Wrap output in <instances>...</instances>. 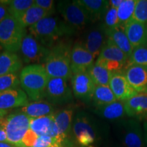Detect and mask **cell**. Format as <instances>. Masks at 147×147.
<instances>
[{"label": "cell", "instance_id": "cell-1", "mask_svg": "<svg viewBox=\"0 0 147 147\" xmlns=\"http://www.w3.org/2000/svg\"><path fill=\"white\" fill-rule=\"evenodd\" d=\"M29 34L46 47L51 49L61 38L74 34L76 31L58 16H47L29 28Z\"/></svg>", "mask_w": 147, "mask_h": 147}, {"label": "cell", "instance_id": "cell-2", "mask_svg": "<svg viewBox=\"0 0 147 147\" xmlns=\"http://www.w3.org/2000/svg\"><path fill=\"white\" fill-rule=\"evenodd\" d=\"M19 78L22 89L29 100L36 102L45 97L46 88L51 77L43 65H27L21 69Z\"/></svg>", "mask_w": 147, "mask_h": 147}, {"label": "cell", "instance_id": "cell-3", "mask_svg": "<svg viewBox=\"0 0 147 147\" xmlns=\"http://www.w3.org/2000/svg\"><path fill=\"white\" fill-rule=\"evenodd\" d=\"M71 49L70 44L64 42H58L51 48L43 64L51 78H71Z\"/></svg>", "mask_w": 147, "mask_h": 147}, {"label": "cell", "instance_id": "cell-4", "mask_svg": "<svg viewBox=\"0 0 147 147\" xmlns=\"http://www.w3.org/2000/svg\"><path fill=\"white\" fill-rule=\"evenodd\" d=\"M72 131L80 147H96L102 138V127L97 120L84 112H79L73 121Z\"/></svg>", "mask_w": 147, "mask_h": 147}, {"label": "cell", "instance_id": "cell-5", "mask_svg": "<svg viewBox=\"0 0 147 147\" xmlns=\"http://www.w3.org/2000/svg\"><path fill=\"white\" fill-rule=\"evenodd\" d=\"M26 30L20 21L9 14L0 23V45L5 51H19Z\"/></svg>", "mask_w": 147, "mask_h": 147}, {"label": "cell", "instance_id": "cell-6", "mask_svg": "<svg viewBox=\"0 0 147 147\" xmlns=\"http://www.w3.org/2000/svg\"><path fill=\"white\" fill-rule=\"evenodd\" d=\"M115 133L124 147H146L143 128L140 121L134 119H123L117 121Z\"/></svg>", "mask_w": 147, "mask_h": 147}, {"label": "cell", "instance_id": "cell-7", "mask_svg": "<svg viewBox=\"0 0 147 147\" xmlns=\"http://www.w3.org/2000/svg\"><path fill=\"white\" fill-rule=\"evenodd\" d=\"M57 8L64 21L76 32L91 23L86 11L77 1H59Z\"/></svg>", "mask_w": 147, "mask_h": 147}, {"label": "cell", "instance_id": "cell-8", "mask_svg": "<svg viewBox=\"0 0 147 147\" xmlns=\"http://www.w3.org/2000/svg\"><path fill=\"white\" fill-rule=\"evenodd\" d=\"M129 57L108 38L95 63L105 67L112 73L121 71L127 64Z\"/></svg>", "mask_w": 147, "mask_h": 147}, {"label": "cell", "instance_id": "cell-9", "mask_svg": "<svg viewBox=\"0 0 147 147\" xmlns=\"http://www.w3.org/2000/svg\"><path fill=\"white\" fill-rule=\"evenodd\" d=\"M30 118L23 113L14 112L5 117L1 125L4 128L8 142L18 145L29 129Z\"/></svg>", "mask_w": 147, "mask_h": 147}, {"label": "cell", "instance_id": "cell-10", "mask_svg": "<svg viewBox=\"0 0 147 147\" xmlns=\"http://www.w3.org/2000/svg\"><path fill=\"white\" fill-rule=\"evenodd\" d=\"M50 49L46 47L30 34H26L20 47V58L23 63L44 64Z\"/></svg>", "mask_w": 147, "mask_h": 147}, {"label": "cell", "instance_id": "cell-11", "mask_svg": "<svg viewBox=\"0 0 147 147\" xmlns=\"http://www.w3.org/2000/svg\"><path fill=\"white\" fill-rule=\"evenodd\" d=\"M73 92L68 84V80L51 78L45 90V97L53 104H63L73 100Z\"/></svg>", "mask_w": 147, "mask_h": 147}, {"label": "cell", "instance_id": "cell-12", "mask_svg": "<svg viewBox=\"0 0 147 147\" xmlns=\"http://www.w3.org/2000/svg\"><path fill=\"white\" fill-rule=\"evenodd\" d=\"M108 39L105 27L102 23H100L87 29L80 43L96 59L100 55Z\"/></svg>", "mask_w": 147, "mask_h": 147}, {"label": "cell", "instance_id": "cell-13", "mask_svg": "<svg viewBox=\"0 0 147 147\" xmlns=\"http://www.w3.org/2000/svg\"><path fill=\"white\" fill-rule=\"evenodd\" d=\"M70 79L71 90L74 97L85 102L92 101L95 84L88 71L74 74Z\"/></svg>", "mask_w": 147, "mask_h": 147}, {"label": "cell", "instance_id": "cell-14", "mask_svg": "<svg viewBox=\"0 0 147 147\" xmlns=\"http://www.w3.org/2000/svg\"><path fill=\"white\" fill-rule=\"evenodd\" d=\"M95 57L77 42L72 47L71 53V70L72 74L87 71L94 64Z\"/></svg>", "mask_w": 147, "mask_h": 147}, {"label": "cell", "instance_id": "cell-15", "mask_svg": "<svg viewBox=\"0 0 147 147\" xmlns=\"http://www.w3.org/2000/svg\"><path fill=\"white\" fill-rule=\"evenodd\" d=\"M109 87L113 91L117 100L119 101L125 102L138 94L129 83L122 71L113 74L110 78Z\"/></svg>", "mask_w": 147, "mask_h": 147}, {"label": "cell", "instance_id": "cell-16", "mask_svg": "<svg viewBox=\"0 0 147 147\" xmlns=\"http://www.w3.org/2000/svg\"><path fill=\"white\" fill-rule=\"evenodd\" d=\"M123 73L129 83L138 93H147V67L128 65Z\"/></svg>", "mask_w": 147, "mask_h": 147}, {"label": "cell", "instance_id": "cell-17", "mask_svg": "<svg viewBox=\"0 0 147 147\" xmlns=\"http://www.w3.org/2000/svg\"><path fill=\"white\" fill-rule=\"evenodd\" d=\"M125 108L129 118L139 121L147 120V93H138L125 101Z\"/></svg>", "mask_w": 147, "mask_h": 147}, {"label": "cell", "instance_id": "cell-18", "mask_svg": "<svg viewBox=\"0 0 147 147\" xmlns=\"http://www.w3.org/2000/svg\"><path fill=\"white\" fill-rule=\"evenodd\" d=\"M29 104V97L22 89L8 90L0 93V110L21 108Z\"/></svg>", "mask_w": 147, "mask_h": 147}, {"label": "cell", "instance_id": "cell-19", "mask_svg": "<svg viewBox=\"0 0 147 147\" xmlns=\"http://www.w3.org/2000/svg\"><path fill=\"white\" fill-rule=\"evenodd\" d=\"M74 110L65 108L55 113L54 123L58 132V142L68 140L72 130Z\"/></svg>", "mask_w": 147, "mask_h": 147}, {"label": "cell", "instance_id": "cell-20", "mask_svg": "<svg viewBox=\"0 0 147 147\" xmlns=\"http://www.w3.org/2000/svg\"><path fill=\"white\" fill-rule=\"evenodd\" d=\"M124 30L134 49L147 45V25L131 19L125 25Z\"/></svg>", "mask_w": 147, "mask_h": 147}, {"label": "cell", "instance_id": "cell-21", "mask_svg": "<svg viewBox=\"0 0 147 147\" xmlns=\"http://www.w3.org/2000/svg\"><path fill=\"white\" fill-rule=\"evenodd\" d=\"M86 11L91 23L103 20L109 8V1L106 0H77Z\"/></svg>", "mask_w": 147, "mask_h": 147}, {"label": "cell", "instance_id": "cell-22", "mask_svg": "<svg viewBox=\"0 0 147 147\" xmlns=\"http://www.w3.org/2000/svg\"><path fill=\"white\" fill-rule=\"evenodd\" d=\"M94 113L101 118L116 122L125 119L127 116L125 102L119 100L107 105L95 107Z\"/></svg>", "mask_w": 147, "mask_h": 147}, {"label": "cell", "instance_id": "cell-23", "mask_svg": "<svg viewBox=\"0 0 147 147\" xmlns=\"http://www.w3.org/2000/svg\"><path fill=\"white\" fill-rule=\"evenodd\" d=\"M16 112L23 113L30 119L38 118L55 113L53 104L48 101L43 100L29 102L26 106L16 110Z\"/></svg>", "mask_w": 147, "mask_h": 147}, {"label": "cell", "instance_id": "cell-24", "mask_svg": "<svg viewBox=\"0 0 147 147\" xmlns=\"http://www.w3.org/2000/svg\"><path fill=\"white\" fill-rule=\"evenodd\" d=\"M23 67V61L17 53L3 51L0 54V76L17 74Z\"/></svg>", "mask_w": 147, "mask_h": 147}, {"label": "cell", "instance_id": "cell-25", "mask_svg": "<svg viewBox=\"0 0 147 147\" xmlns=\"http://www.w3.org/2000/svg\"><path fill=\"white\" fill-rule=\"evenodd\" d=\"M106 33L108 38L111 40L128 57H129L134 49L127 37L124 27L118 26L116 28L106 31Z\"/></svg>", "mask_w": 147, "mask_h": 147}, {"label": "cell", "instance_id": "cell-26", "mask_svg": "<svg viewBox=\"0 0 147 147\" xmlns=\"http://www.w3.org/2000/svg\"><path fill=\"white\" fill-rule=\"evenodd\" d=\"M49 12H46L45 10H42V8L36 6L34 4L30 8H29L26 12L19 16L16 18L22 25L26 28V27H30L34 25L35 24L38 23V22L41 21L42 19L45 18L47 16H50Z\"/></svg>", "mask_w": 147, "mask_h": 147}, {"label": "cell", "instance_id": "cell-27", "mask_svg": "<svg viewBox=\"0 0 147 147\" xmlns=\"http://www.w3.org/2000/svg\"><path fill=\"white\" fill-rule=\"evenodd\" d=\"M117 101L109 86H95L92 102L95 107L111 104Z\"/></svg>", "mask_w": 147, "mask_h": 147}, {"label": "cell", "instance_id": "cell-28", "mask_svg": "<svg viewBox=\"0 0 147 147\" xmlns=\"http://www.w3.org/2000/svg\"><path fill=\"white\" fill-rule=\"evenodd\" d=\"M88 73L93 80L95 86H109L110 78L113 73L102 66L94 63L88 69Z\"/></svg>", "mask_w": 147, "mask_h": 147}, {"label": "cell", "instance_id": "cell-29", "mask_svg": "<svg viewBox=\"0 0 147 147\" xmlns=\"http://www.w3.org/2000/svg\"><path fill=\"white\" fill-rule=\"evenodd\" d=\"M55 113L51 114L50 115L45 116V117L31 119L29 129L39 136L47 135L51 124L54 121Z\"/></svg>", "mask_w": 147, "mask_h": 147}, {"label": "cell", "instance_id": "cell-30", "mask_svg": "<svg viewBox=\"0 0 147 147\" xmlns=\"http://www.w3.org/2000/svg\"><path fill=\"white\" fill-rule=\"evenodd\" d=\"M137 0H123L117 9L119 26L124 27L126 23L132 19Z\"/></svg>", "mask_w": 147, "mask_h": 147}, {"label": "cell", "instance_id": "cell-31", "mask_svg": "<svg viewBox=\"0 0 147 147\" xmlns=\"http://www.w3.org/2000/svg\"><path fill=\"white\" fill-rule=\"evenodd\" d=\"M34 4V0H12L8 4V12L10 15L18 18Z\"/></svg>", "mask_w": 147, "mask_h": 147}, {"label": "cell", "instance_id": "cell-32", "mask_svg": "<svg viewBox=\"0 0 147 147\" xmlns=\"http://www.w3.org/2000/svg\"><path fill=\"white\" fill-rule=\"evenodd\" d=\"M138 65L147 67V45L140 46L134 49L128 59L127 66Z\"/></svg>", "mask_w": 147, "mask_h": 147}, {"label": "cell", "instance_id": "cell-33", "mask_svg": "<svg viewBox=\"0 0 147 147\" xmlns=\"http://www.w3.org/2000/svg\"><path fill=\"white\" fill-rule=\"evenodd\" d=\"M20 78L17 74L0 76V93L19 88Z\"/></svg>", "mask_w": 147, "mask_h": 147}, {"label": "cell", "instance_id": "cell-34", "mask_svg": "<svg viewBox=\"0 0 147 147\" xmlns=\"http://www.w3.org/2000/svg\"><path fill=\"white\" fill-rule=\"evenodd\" d=\"M102 24L106 31L110 30L119 26L117 9L109 7L103 18Z\"/></svg>", "mask_w": 147, "mask_h": 147}, {"label": "cell", "instance_id": "cell-35", "mask_svg": "<svg viewBox=\"0 0 147 147\" xmlns=\"http://www.w3.org/2000/svg\"><path fill=\"white\" fill-rule=\"evenodd\" d=\"M132 19L147 25V0H137Z\"/></svg>", "mask_w": 147, "mask_h": 147}, {"label": "cell", "instance_id": "cell-36", "mask_svg": "<svg viewBox=\"0 0 147 147\" xmlns=\"http://www.w3.org/2000/svg\"><path fill=\"white\" fill-rule=\"evenodd\" d=\"M38 137L39 136L37 135L32 129H29L28 131L24 136L21 142L18 146L20 147H33Z\"/></svg>", "mask_w": 147, "mask_h": 147}, {"label": "cell", "instance_id": "cell-37", "mask_svg": "<svg viewBox=\"0 0 147 147\" xmlns=\"http://www.w3.org/2000/svg\"><path fill=\"white\" fill-rule=\"evenodd\" d=\"M34 5L49 12L51 15L55 12V3L53 0H34Z\"/></svg>", "mask_w": 147, "mask_h": 147}, {"label": "cell", "instance_id": "cell-38", "mask_svg": "<svg viewBox=\"0 0 147 147\" xmlns=\"http://www.w3.org/2000/svg\"><path fill=\"white\" fill-rule=\"evenodd\" d=\"M56 142H57L56 140L49 136H40L38 138L33 147H49Z\"/></svg>", "mask_w": 147, "mask_h": 147}, {"label": "cell", "instance_id": "cell-39", "mask_svg": "<svg viewBox=\"0 0 147 147\" xmlns=\"http://www.w3.org/2000/svg\"><path fill=\"white\" fill-rule=\"evenodd\" d=\"M5 2L6 1H0V23L7 16H8L10 14L8 12V4L10 3V1H8L7 3Z\"/></svg>", "mask_w": 147, "mask_h": 147}, {"label": "cell", "instance_id": "cell-40", "mask_svg": "<svg viewBox=\"0 0 147 147\" xmlns=\"http://www.w3.org/2000/svg\"><path fill=\"white\" fill-rule=\"evenodd\" d=\"M71 145L72 144H71L70 141L68 140H66L65 142H57L49 147H71Z\"/></svg>", "mask_w": 147, "mask_h": 147}, {"label": "cell", "instance_id": "cell-41", "mask_svg": "<svg viewBox=\"0 0 147 147\" xmlns=\"http://www.w3.org/2000/svg\"><path fill=\"white\" fill-rule=\"evenodd\" d=\"M0 142H8L6 133L4 128L0 125Z\"/></svg>", "mask_w": 147, "mask_h": 147}, {"label": "cell", "instance_id": "cell-42", "mask_svg": "<svg viewBox=\"0 0 147 147\" xmlns=\"http://www.w3.org/2000/svg\"><path fill=\"white\" fill-rule=\"evenodd\" d=\"M123 0H110V1H109L110 7L118 9L119 7L121 5V3L123 2Z\"/></svg>", "mask_w": 147, "mask_h": 147}, {"label": "cell", "instance_id": "cell-43", "mask_svg": "<svg viewBox=\"0 0 147 147\" xmlns=\"http://www.w3.org/2000/svg\"><path fill=\"white\" fill-rule=\"evenodd\" d=\"M143 131H144L145 144H146V147H147V120L145 121L143 123Z\"/></svg>", "mask_w": 147, "mask_h": 147}, {"label": "cell", "instance_id": "cell-44", "mask_svg": "<svg viewBox=\"0 0 147 147\" xmlns=\"http://www.w3.org/2000/svg\"><path fill=\"white\" fill-rule=\"evenodd\" d=\"M0 147H20L8 142H0Z\"/></svg>", "mask_w": 147, "mask_h": 147}, {"label": "cell", "instance_id": "cell-45", "mask_svg": "<svg viewBox=\"0 0 147 147\" xmlns=\"http://www.w3.org/2000/svg\"><path fill=\"white\" fill-rule=\"evenodd\" d=\"M8 115V110H0V125L5 117Z\"/></svg>", "mask_w": 147, "mask_h": 147}, {"label": "cell", "instance_id": "cell-46", "mask_svg": "<svg viewBox=\"0 0 147 147\" xmlns=\"http://www.w3.org/2000/svg\"><path fill=\"white\" fill-rule=\"evenodd\" d=\"M106 147H124L122 146L121 144H113V145H109V146H107Z\"/></svg>", "mask_w": 147, "mask_h": 147}, {"label": "cell", "instance_id": "cell-47", "mask_svg": "<svg viewBox=\"0 0 147 147\" xmlns=\"http://www.w3.org/2000/svg\"><path fill=\"white\" fill-rule=\"evenodd\" d=\"M2 50H3V48L1 46V45H0V54H1V53H2Z\"/></svg>", "mask_w": 147, "mask_h": 147}]
</instances>
